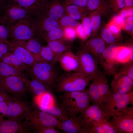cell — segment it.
<instances>
[{
  "label": "cell",
  "instance_id": "obj_1",
  "mask_svg": "<svg viewBox=\"0 0 133 133\" xmlns=\"http://www.w3.org/2000/svg\"><path fill=\"white\" fill-rule=\"evenodd\" d=\"M22 123L24 128L28 132L38 133L50 126L61 129V122L50 114L36 108L32 109Z\"/></svg>",
  "mask_w": 133,
  "mask_h": 133
},
{
  "label": "cell",
  "instance_id": "obj_2",
  "mask_svg": "<svg viewBox=\"0 0 133 133\" xmlns=\"http://www.w3.org/2000/svg\"><path fill=\"white\" fill-rule=\"evenodd\" d=\"M67 72L56 80L54 86L58 92L83 91L94 77L87 76L79 71Z\"/></svg>",
  "mask_w": 133,
  "mask_h": 133
},
{
  "label": "cell",
  "instance_id": "obj_3",
  "mask_svg": "<svg viewBox=\"0 0 133 133\" xmlns=\"http://www.w3.org/2000/svg\"><path fill=\"white\" fill-rule=\"evenodd\" d=\"M61 97V106L68 117L81 113L90 105L87 90L63 92Z\"/></svg>",
  "mask_w": 133,
  "mask_h": 133
},
{
  "label": "cell",
  "instance_id": "obj_4",
  "mask_svg": "<svg viewBox=\"0 0 133 133\" xmlns=\"http://www.w3.org/2000/svg\"><path fill=\"white\" fill-rule=\"evenodd\" d=\"M91 81L87 90L90 101L101 107L106 101L110 92L106 74L99 72Z\"/></svg>",
  "mask_w": 133,
  "mask_h": 133
},
{
  "label": "cell",
  "instance_id": "obj_5",
  "mask_svg": "<svg viewBox=\"0 0 133 133\" xmlns=\"http://www.w3.org/2000/svg\"><path fill=\"white\" fill-rule=\"evenodd\" d=\"M130 104L133 105V91L123 93L110 90L106 101L101 107L110 118L116 114L124 111Z\"/></svg>",
  "mask_w": 133,
  "mask_h": 133
},
{
  "label": "cell",
  "instance_id": "obj_6",
  "mask_svg": "<svg viewBox=\"0 0 133 133\" xmlns=\"http://www.w3.org/2000/svg\"><path fill=\"white\" fill-rule=\"evenodd\" d=\"M30 76L39 81L50 91L54 86L58 78L57 70L53 64L46 62L35 63L30 67Z\"/></svg>",
  "mask_w": 133,
  "mask_h": 133
},
{
  "label": "cell",
  "instance_id": "obj_7",
  "mask_svg": "<svg viewBox=\"0 0 133 133\" xmlns=\"http://www.w3.org/2000/svg\"><path fill=\"white\" fill-rule=\"evenodd\" d=\"M34 18L21 20L9 27L8 40L13 42H22L35 37L33 25Z\"/></svg>",
  "mask_w": 133,
  "mask_h": 133
},
{
  "label": "cell",
  "instance_id": "obj_8",
  "mask_svg": "<svg viewBox=\"0 0 133 133\" xmlns=\"http://www.w3.org/2000/svg\"><path fill=\"white\" fill-rule=\"evenodd\" d=\"M24 98L12 95L8 103L7 118L17 122L25 119L32 107L31 103Z\"/></svg>",
  "mask_w": 133,
  "mask_h": 133
},
{
  "label": "cell",
  "instance_id": "obj_9",
  "mask_svg": "<svg viewBox=\"0 0 133 133\" xmlns=\"http://www.w3.org/2000/svg\"><path fill=\"white\" fill-rule=\"evenodd\" d=\"M0 90L22 98L29 93L21 77L17 76L0 77Z\"/></svg>",
  "mask_w": 133,
  "mask_h": 133
},
{
  "label": "cell",
  "instance_id": "obj_10",
  "mask_svg": "<svg viewBox=\"0 0 133 133\" xmlns=\"http://www.w3.org/2000/svg\"><path fill=\"white\" fill-rule=\"evenodd\" d=\"M0 15L5 19L8 27L21 20L34 17L28 10L7 0L3 6Z\"/></svg>",
  "mask_w": 133,
  "mask_h": 133
},
{
  "label": "cell",
  "instance_id": "obj_11",
  "mask_svg": "<svg viewBox=\"0 0 133 133\" xmlns=\"http://www.w3.org/2000/svg\"><path fill=\"white\" fill-rule=\"evenodd\" d=\"M109 120L117 133H133V107H128L124 111L116 114Z\"/></svg>",
  "mask_w": 133,
  "mask_h": 133
},
{
  "label": "cell",
  "instance_id": "obj_12",
  "mask_svg": "<svg viewBox=\"0 0 133 133\" xmlns=\"http://www.w3.org/2000/svg\"><path fill=\"white\" fill-rule=\"evenodd\" d=\"M84 125V133H90L95 123L104 118H110L99 105H89L80 114Z\"/></svg>",
  "mask_w": 133,
  "mask_h": 133
},
{
  "label": "cell",
  "instance_id": "obj_13",
  "mask_svg": "<svg viewBox=\"0 0 133 133\" xmlns=\"http://www.w3.org/2000/svg\"><path fill=\"white\" fill-rule=\"evenodd\" d=\"M76 55L79 62L80 72L87 76L93 77L100 72L97 60L86 50L83 48L79 49Z\"/></svg>",
  "mask_w": 133,
  "mask_h": 133
},
{
  "label": "cell",
  "instance_id": "obj_14",
  "mask_svg": "<svg viewBox=\"0 0 133 133\" xmlns=\"http://www.w3.org/2000/svg\"><path fill=\"white\" fill-rule=\"evenodd\" d=\"M7 42L9 52L13 53L24 63L29 67H31L37 63L45 62L39 55L32 53L21 45L8 40Z\"/></svg>",
  "mask_w": 133,
  "mask_h": 133
},
{
  "label": "cell",
  "instance_id": "obj_15",
  "mask_svg": "<svg viewBox=\"0 0 133 133\" xmlns=\"http://www.w3.org/2000/svg\"><path fill=\"white\" fill-rule=\"evenodd\" d=\"M33 25L36 37L43 38L45 34L50 31L60 27L58 20L52 19L42 14L34 17Z\"/></svg>",
  "mask_w": 133,
  "mask_h": 133
},
{
  "label": "cell",
  "instance_id": "obj_16",
  "mask_svg": "<svg viewBox=\"0 0 133 133\" xmlns=\"http://www.w3.org/2000/svg\"><path fill=\"white\" fill-rule=\"evenodd\" d=\"M118 46L111 44L106 48L100 58L105 73L108 75L115 74L116 65L118 63L116 59V51Z\"/></svg>",
  "mask_w": 133,
  "mask_h": 133
},
{
  "label": "cell",
  "instance_id": "obj_17",
  "mask_svg": "<svg viewBox=\"0 0 133 133\" xmlns=\"http://www.w3.org/2000/svg\"><path fill=\"white\" fill-rule=\"evenodd\" d=\"M66 5L61 0H47L41 14L56 20L65 13Z\"/></svg>",
  "mask_w": 133,
  "mask_h": 133
},
{
  "label": "cell",
  "instance_id": "obj_18",
  "mask_svg": "<svg viewBox=\"0 0 133 133\" xmlns=\"http://www.w3.org/2000/svg\"><path fill=\"white\" fill-rule=\"evenodd\" d=\"M113 91L128 93L132 91L133 80L126 75L118 73L114 74L111 83Z\"/></svg>",
  "mask_w": 133,
  "mask_h": 133
},
{
  "label": "cell",
  "instance_id": "obj_19",
  "mask_svg": "<svg viewBox=\"0 0 133 133\" xmlns=\"http://www.w3.org/2000/svg\"><path fill=\"white\" fill-rule=\"evenodd\" d=\"M58 61L62 69L67 72L80 71L78 57L76 54L70 50L63 53L59 57Z\"/></svg>",
  "mask_w": 133,
  "mask_h": 133
},
{
  "label": "cell",
  "instance_id": "obj_20",
  "mask_svg": "<svg viewBox=\"0 0 133 133\" xmlns=\"http://www.w3.org/2000/svg\"><path fill=\"white\" fill-rule=\"evenodd\" d=\"M61 130L66 133H84V123L81 115L69 117L62 121Z\"/></svg>",
  "mask_w": 133,
  "mask_h": 133
},
{
  "label": "cell",
  "instance_id": "obj_21",
  "mask_svg": "<svg viewBox=\"0 0 133 133\" xmlns=\"http://www.w3.org/2000/svg\"><path fill=\"white\" fill-rule=\"evenodd\" d=\"M29 12L34 17L41 14L47 0H7Z\"/></svg>",
  "mask_w": 133,
  "mask_h": 133
},
{
  "label": "cell",
  "instance_id": "obj_22",
  "mask_svg": "<svg viewBox=\"0 0 133 133\" xmlns=\"http://www.w3.org/2000/svg\"><path fill=\"white\" fill-rule=\"evenodd\" d=\"M97 60H100L106 48L105 42L101 38H92L87 41L83 47Z\"/></svg>",
  "mask_w": 133,
  "mask_h": 133
},
{
  "label": "cell",
  "instance_id": "obj_23",
  "mask_svg": "<svg viewBox=\"0 0 133 133\" xmlns=\"http://www.w3.org/2000/svg\"><path fill=\"white\" fill-rule=\"evenodd\" d=\"M21 77L25 83L29 93L31 94L33 97H36L48 91H50L42 83L33 78L29 79L25 75Z\"/></svg>",
  "mask_w": 133,
  "mask_h": 133
},
{
  "label": "cell",
  "instance_id": "obj_24",
  "mask_svg": "<svg viewBox=\"0 0 133 133\" xmlns=\"http://www.w3.org/2000/svg\"><path fill=\"white\" fill-rule=\"evenodd\" d=\"M28 133L21 122H17L8 118L0 119V133Z\"/></svg>",
  "mask_w": 133,
  "mask_h": 133
},
{
  "label": "cell",
  "instance_id": "obj_25",
  "mask_svg": "<svg viewBox=\"0 0 133 133\" xmlns=\"http://www.w3.org/2000/svg\"><path fill=\"white\" fill-rule=\"evenodd\" d=\"M47 45L54 53L56 63L58 61L61 55L64 52L70 50V41L64 39L46 42Z\"/></svg>",
  "mask_w": 133,
  "mask_h": 133
},
{
  "label": "cell",
  "instance_id": "obj_26",
  "mask_svg": "<svg viewBox=\"0 0 133 133\" xmlns=\"http://www.w3.org/2000/svg\"><path fill=\"white\" fill-rule=\"evenodd\" d=\"M35 106L38 109L50 114L61 122L68 117L66 111L61 106L55 104L46 106Z\"/></svg>",
  "mask_w": 133,
  "mask_h": 133
},
{
  "label": "cell",
  "instance_id": "obj_27",
  "mask_svg": "<svg viewBox=\"0 0 133 133\" xmlns=\"http://www.w3.org/2000/svg\"><path fill=\"white\" fill-rule=\"evenodd\" d=\"M0 60L22 72L25 71L29 75L31 74L30 67L24 63L12 52H8Z\"/></svg>",
  "mask_w": 133,
  "mask_h": 133
},
{
  "label": "cell",
  "instance_id": "obj_28",
  "mask_svg": "<svg viewBox=\"0 0 133 133\" xmlns=\"http://www.w3.org/2000/svg\"><path fill=\"white\" fill-rule=\"evenodd\" d=\"M109 120L104 118L94 124L90 133H117Z\"/></svg>",
  "mask_w": 133,
  "mask_h": 133
},
{
  "label": "cell",
  "instance_id": "obj_29",
  "mask_svg": "<svg viewBox=\"0 0 133 133\" xmlns=\"http://www.w3.org/2000/svg\"><path fill=\"white\" fill-rule=\"evenodd\" d=\"M133 48L124 46H118L117 49L116 59L118 63H125L131 62L133 60Z\"/></svg>",
  "mask_w": 133,
  "mask_h": 133
},
{
  "label": "cell",
  "instance_id": "obj_30",
  "mask_svg": "<svg viewBox=\"0 0 133 133\" xmlns=\"http://www.w3.org/2000/svg\"><path fill=\"white\" fill-rule=\"evenodd\" d=\"M14 42L23 46L32 53L38 55L43 46L40 39L35 37L24 41Z\"/></svg>",
  "mask_w": 133,
  "mask_h": 133
},
{
  "label": "cell",
  "instance_id": "obj_31",
  "mask_svg": "<svg viewBox=\"0 0 133 133\" xmlns=\"http://www.w3.org/2000/svg\"><path fill=\"white\" fill-rule=\"evenodd\" d=\"M89 10L86 7H81L70 5H66L65 14L68 15L77 20L82 19L88 13Z\"/></svg>",
  "mask_w": 133,
  "mask_h": 133
},
{
  "label": "cell",
  "instance_id": "obj_32",
  "mask_svg": "<svg viewBox=\"0 0 133 133\" xmlns=\"http://www.w3.org/2000/svg\"><path fill=\"white\" fill-rule=\"evenodd\" d=\"M33 99L35 106H46L55 104L54 98L50 91L33 97Z\"/></svg>",
  "mask_w": 133,
  "mask_h": 133
},
{
  "label": "cell",
  "instance_id": "obj_33",
  "mask_svg": "<svg viewBox=\"0 0 133 133\" xmlns=\"http://www.w3.org/2000/svg\"><path fill=\"white\" fill-rule=\"evenodd\" d=\"M25 75L23 72L0 60V77L11 76H20Z\"/></svg>",
  "mask_w": 133,
  "mask_h": 133
},
{
  "label": "cell",
  "instance_id": "obj_34",
  "mask_svg": "<svg viewBox=\"0 0 133 133\" xmlns=\"http://www.w3.org/2000/svg\"><path fill=\"white\" fill-rule=\"evenodd\" d=\"M39 55L45 62L53 64L56 63L54 54L47 45L46 46H43Z\"/></svg>",
  "mask_w": 133,
  "mask_h": 133
},
{
  "label": "cell",
  "instance_id": "obj_35",
  "mask_svg": "<svg viewBox=\"0 0 133 133\" xmlns=\"http://www.w3.org/2000/svg\"><path fill=\"white\" fill-rule=\"evenodd\" d=\"M100 11L97 10L90 13L88 16L92 27V33L96 32L100 25L101 21Z\"/></svg>",
  "mask_w": 133,
  "mask_h": 133
},
{
  "label": "cell",
  "instance_id": "obj_36",
  "mask_svg": "<svg viewBox=\"0 0 133 133\" xmlns=\"http://www.w3.org/2000/svg\"><path fill=\"white\" fill-rule=\"evenodd\" d=\"M46 41L64 39L63 29L60 27L53 29L46 33L43 38Z\"/></svg>",
  "mask_w": 133,
  "mask_h": 133
},
{
  "label": "cell",
  "instance_id": "obj_37",
  "mask_svg": "<svg viewBox=\"0 0 133 133\" xmlns=\"http://www.w3.org/2000/svg\"><path fill=\"white\" fill-rule=\"evenodd\" d=\"M58 21L60 27L62 29L67 27L75 28L79 23L77 20L66 14L62 17Z\"/></svg>",
  "mask_w": 133,
  "mask_h": 133
},
{
  "label": "cell",
  "instance_id": "obj_38",
  "mask_svg": "<svg viewBox=\"0 0 133 133\" xmlns=\"http://www.w3.org/2000/svg\"><path fill=\"white\" fill-rule=\"evenodd\" d=\"M9 35L8 26L5 19L0 15V41L8 40Z\"/></svg>",
  "mask_w": 133,
  "mask_h": 133
},
{
  "label": "cell",
  "instance_id": "obj_39",
  "mask_svg": "<svg viewBox=\"0 0 133 133\" xmlns=\"http://www.w3.org/2000/svg\"><path fill=\"white\" fill-rule=\"evenodd\" d=\"M106 5L104 0H88L86 7L89 11L104 9Z\"/></svg>",
  "mask_w": 133,
  "mask_h": 133
},
{
  "label": "cell",
  "instance_id": "obj_40",
  "mask_svg": "<svg viewBox=\"0 0 133 133\" xmlns=\"http://www.w3.org/2000/svg\"><path fill=\"white\" fill-rule=\"evenodd\" d=\"M101 38L105 42L112 44L116 40V36L114 35L106 27L103 28L101 33Z\"/></svg>",
  "mask_w": 133,
  "mask_h": 133
},
{
  "label": "cell",
  "instance_id": "obj_41",
  "mask_svg": "<svg viewBox=\"0 0 133 133\" xmlns=\"http://www.w3.org/2000/svg\"><path fill=\"white\" fill-rule=\"evenodd\" d=\"M64 39L71 41L77 36L75 28L67 27L63 28Z\"/></svg>",
  "mask_w": 133,
  "mask_h": 133
},
{
  "label": "cell",
  "instance_id": "obj_42",
  "mask_svg": "<svg viewBox=\"0 0 133 133\" xmlns=\"http://www.w3.org/2000/svg\"><path fill=\"white\" fill-rule=\"evenodd\" d=\"M107 3L109 6L116 10L123 9L126 7L125 0H108Z\"/></svg>",
  "mask_w": 133,
  "mask_h": 133
},
{
  "label": "cell",
  "instance_id": "obj_43",
  "mask_svg": "<svg viewBox=\"0 0 133 133\" xmlns=\"http://www.w3.org/2000/svg\"><path fill=\"white\" fill-rule=\"evenodd\" d=\"M124 66L121 69L119 73L126 75L133 80V65L132 62Z\"/></svg>",
  "mask_w": 133,
  "mask_h": 133
},
{
  "label": "cell",
  "instance_id": "obj_44",
  "mask_svg": "<svg viewBox=\"0 0 133 133\" xmlns=\"http://www.w3.org/2000/svg\"><path fill=\"white\" fill-rule=\"evenodd\" d=\"M82 24L88 37L92 34V30L89 18L88 17H85L82 19Z\"/></svg>",
  "mask_w": 133,
  "mask_h": 133
},
{
  "label": "cell",
  "instance_id": "obj_45",
  "mask_svg": "<svg viewBox=\"0 0 133 133\" xmlns=\"http://www.w3.org/2000/svg\"><path fill=\"white\" fill-rule=\"evenodd\" d=\"M107 27L116 36L118 35L120 33L121 28L112 20L108 24Z\"/></svg>",
  "mask_w": 133,
  "mask_h": 133
},
{
  "label": "cell",
  "instance_id": "obj_46",
  "mask_svg": "<svg viewBox=\"0 0 133 133\" xmlns=\"http://www.w3.org/2000/svg\"><path fill=\"white\" fill-rule=\"evenodd\" d=\"M12 96L5 101L0 102V119L6 117L8 112L9 102Z\"/></svg>",
  "mask_w": 133,
  "mask_h": 133
},
{
  "label": "cell",
  "instance_id": "obj_47",
  "mask_svg": "<svg viewBox=\"0 0 133 133\" xmlns=\"http://www.w3.org/2000/svg\"><path fill=\"white\" fill-rule=\"evenodd\" d=\"M88 0H64L66 5H73L81 7H86Z\"/></svg>",
  "mask_w": 133,
  "mask_h": 133
},
{
  "label": "cell",
  "instance_id": "obj_48",
  "mask_svg": "<svg viewBox=\"0 0 133 133\" xmlns=\"http://www.w3.org/2000/svg\"><path fill=\"white\" fill-rule=\"evenodd\" d=\"M75 28L77 36L81 39L85 40L88 38L82 23H79Z\"/></svg>",
  "mask_w": 133,
  "mask_h": 133
},
{
  "label": "cell",
  "instance_id": "obj_49",
  "mask_svg": "<svg viewBox=\"0 0 133 133\" xmlns=\"http://www.w3.org/2000/svg\"><path fill=\"white\" fill-rule=\"evenodd\" d=\"M7 41L4 42L0 41V60L6 54L9 52Z\"/></svg>",
  "mask_w": 133,
  "mask_h": 133
},
{
  "label": "cell",
  "instance_id": "obj_50",
  "mask_svg": "<svg viewBox=\"0 0 133 133\" xmlns=\"http://www.w3.org/2000/svg\"><path fill=\"white\" fill-rule=\"evenodd\" d=\"M112 20L117 24L121 28H124L126 23L125 19L119 14L115 16Z\"/></svg>",
  "mask_w": 133,
  "mask_h": 133
},
{
  "label": "cell",
  "instance_id": "obj_51",
  "mask_svg": "<svg viewBox=\"0 0 133 133\" xmlns=\"http://www.w3.org/2000/svg\"><path fill=\"white\" fill-rule=\"evenodd\" d=\"M61 132L57 129L52 126L46 127L40 131L39 133H60Z\"/></svg>",
  "mask_w": 133,
  "mask_h": 133
},
{
  "label": "cell",
  "instance_id": "obj_52",
  "mask_svg": "<svg viewBox=\"0 0 133 133\" xmlns=\"http://www.w3.org/2000/svg\"><path fill=\"white\" fill-rule=\"evenodd\" d=\"M12 95H10L8 93L0 90V102L4 101L10 98Z\"/></svg>",
  "mask_w": 133,
  "mask_h": 133
},
{
  "label": "cell",
  "instance_id": "obj_53",
  "mask_svg": "<svg viewBox=\"0 0 133 133\" xmlns=\"http://www.w3.org/2000/svg\"><path fill=\"white\" fill-rule=\"evenodd\" d=\"M133 27V24L128 23L126 22L124 28L127 31L131 32L132 30Z\"/></svg>",
  "mask_w": 133,
  "mask_h": 133
},
{
  "label": "cell",
  "instance_id": "obj_54",
  "mask_svg": "<svg viewBox=\"0 0 133 133\" xmlns=\"http://www.w3.org/2000/svg\"><path fill=\"white\" fill-rule=\"evenodd\" d=\"M119 15L125 18L129 17L127 9H123L120 12Z\"/></svg>",
  "mask_w": 133,
  "mask_h": 133
},
{
  "label": "cell",
  "instance_id": "obj_55",
  "mask_svg": "<svg viewBox=\"0 0 133 133\" xmlns=\"http://www.w3.org/2000/svg\"><path fill=\"white\" fill-rule=\"evenodd\" d=\"M126 7H133V0H125Z\"/></svg>",
  "mask_w": 133,
  "mask_h": 133
},
{
  "label": "cell",
  "instance_id": "obj_56",
  "mask_svg": "<svg viewBox=\"0 0 133 133\" xmlns=\"http://www.w3.org/2000/svg\"><path fill=\"white\" fill-rule=\"evenodd\" d=\"M126 22L128 23L133 24V16H130L127 17L126 20Z\"/></svg>",
  "mask_w": 133,
  "mask_h": 133
},
{
  "label": "cell",
  "instance_id": "obj_57",
  "mask_svg": "<svg viewBox=\"0 0 133 133\" xmlns=\"http://www.w3.org/2000/svg\"><path fill=\"white\" fill-rule=\"evenodd\" d=\"M7 0H0V14L2 8Z\"/></svg>",
  "mask_w": 133,
  "mask_h": 133
},
{
  "label": "cell",
  "instance_id": "obj_58",
  "mask_svg": "<svg viewBox=\"0 0 133 133\" xmlns=\"http://www.w3.org/2000/svg\"><path fill=\"white\" fill-rule=\"evenodd\" d=\"M127 10L128 14L129 17L133 16V7H129L128 8Z\"/></svg>",
  "mask_w": 133,
  "mask_h": 133
}]
</instances>
